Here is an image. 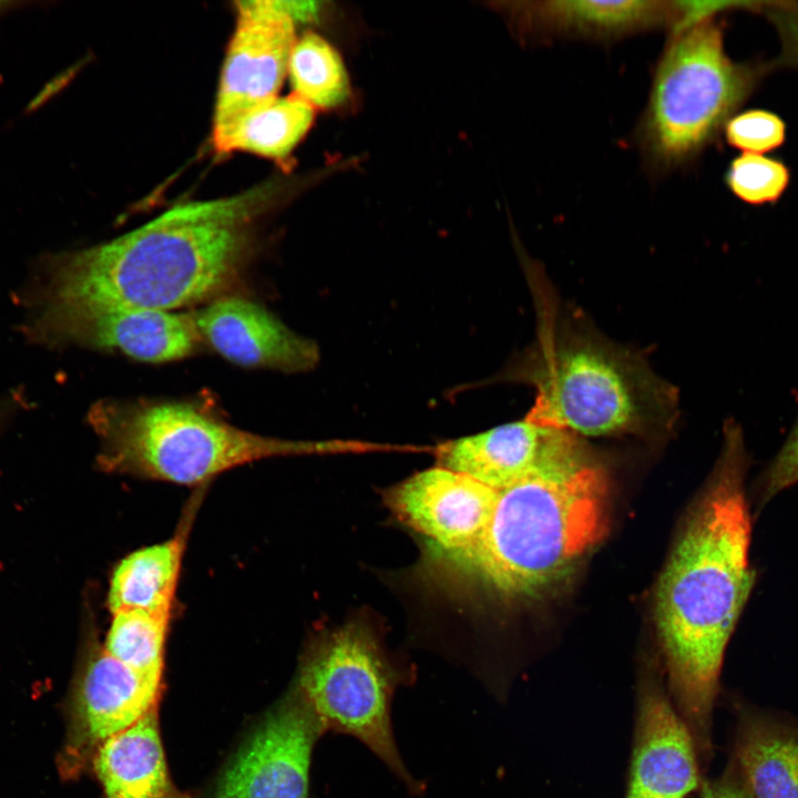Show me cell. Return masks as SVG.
Masks as SVG:
<instances>
[{
	"mask_svg": "<svg viewBox=\"0 0 798 798\" xmlns=\"http://www.w3.org/2000/svg\"><path fill=\"white\" fill-rule=\"evenodd\" d=\"M275 194L276 185L266 182L234 196L176 205L110 242L45 256L29 285L28 313L172 311L217 297L239 279Z\"/></svg>",
	"mask_w": 798,
	"mask_h": 798,
	"instance_id": "obj_1",
	"label": "cell"
},
{
	"mask_svg": "<svg viewBox=\"0 0 798 798\" xmlns=\"http://www.w3.org/2000/svg\"><path fill=\"white\" fill-rule=\"evenodd\" d=\"M743 431L724 426L710 481L659 575L655 623L671 687L693 727L707 726L726 646L754 587Z\"/></svg>",
	"mask_w": 798,
	"mask_h": 798,
	"instance_id": "obj_2",
	"label": "cell"
},
{
	"mask_svg": "<svg viewBox=\"0 0 798 798\" xmlns=\"http://www.w3.org/2000/svg\"><path fill=\"white\" fill-rule=\"evenodd\" d=\"M608 481L583 442L498 491L480 539L458 552L428 550L432 569L510 597L564 579L602 541Z\"/></svg>",
	"mask_w": 798,
	"mask_h": 798,
	"instance_id": "obj_3",
	"label": "cell"
},
{
	"mask_svg": "<svg viewBox=\"0 0 798 798\" xmlns=\"http://www.w3.org/2000/svg\"><path fill=\"white\" fill-rule=\"evenodd\" d=\"M536 337L507 377L532 386L526 418L577 438L668 430L678 413L676 389L647 361L603 337L557 301L543 276L529 267Z\"/></svg>",
	"mask_w": 798,
	"mask_h": 798,
	"instance_id": "obj_4",
	"label": "cell"
},
{
	"mask_svg": "<svg viewBox=\"0 0 798 798\" xmlns=\"http://www.w3.org/2000/svg\"><path fill=\"white\" fill-rule=\"evenodd\" d=\"M88 420L99 439L101 470L196 488L254 461L346 446L257 434L183 401L104 399Z\"/></svg>",
	"mask_w": 798,
	"mask_h": 798,
	"instance_id": "obj_5",
	"label": "cell"
},
{
	"mask_svg": "<svg viewBox=\"0 0 798 798\" xmlns=\"http://www.w3.org/2000/svg\"><path fill=\"white\" fill-rule=\"evenodd\" d=\"M715 18L673 32L657 65L637 130L640 149L655 171L696 157L775 68L733 61Z\"/></svg>",
	"mask_w": 798,
	"mask_h": 798,
	"instance_id": "obj_6",
	"label": "cell"
},
{
	"mask_svg": "<svg viewBox=\"0 0 798 798\" xmlns=\"http://www.w3.org/2000/svg\"><path fill=\"white\" fill-rule=\"evenodd\" d=\"M400 682V672L374 633L351 622L320 632L309 642L294 686L325 733L357 738L418 792L420 784L401 759L391 725V702Z\"/></svg>",
	"mask_w": 798,
	"mask_h": 798,
	"instance_id": "obj_7",
	"label": "cell"
},
{
	"mask_svg": "<svg viewBox=\"0 0 798 798\" xmlns=\"http://www.w3.org/2000/svg\"><path fill=\"white\" fill-rule=\"evenodd\" d=\"M27 334L45 346L116 350L154 364L185 358L201 341L192 313L125 307L28 313Z\"/></svg>",
	"mask_w": 798,
	"mask_h": 798,
	"instance_id": "obj_8",
	"label": "cell"
},
{
	"mask_svg": "<svg viewBox=\"0 0 798 798\" xmlns=\"http://www.w3.org/2000/svg\"><path fill=\"white\" fill-rule=\"evenodd\" d=\"M324 734L293 685L234 755L214 798H308L311 754Z\"/></svg>",
	"mask_w": 798,
	"mask_h": 798,
	"instance_id": "obj_9",
	"label": "cell"
},
{
	"mask_svg": "<svg viewBox=\"0 0 798 798\" xmlns=\"http://www.w3.org/2000/svg\"><path fill=\"white\" fill-rule=\"evenodd\" d=\"M89 624L75 677L62 770L78 771L109 738L156 707L162 678L143 675L108 654Z\"/></svg>",
	"mask_w": 798,
	"mask_h": 798,
	"instance_id": "obj_10",
	"label": "cell"
},
{
	"mask_svg": "<svg viewBox=\"0 0 798 798\" xmlns=\"http://www.w3.org/2000/svg\"><path fill=\"white\" fill-rule=\"evenodd\" d=\"M236 10L215 104L213 141L277 98L295 43L294 21L279 1H238Z\"/></svg>",
	"mask_w": 798,
	"mask_h": 798,
	"instance_id": "obj_11",
	"label": "cell"
},
{
	"mask_svg": "<svg viewBox=\"0 0 798 798\" xmlns=\"http://www.w3.org/2000/svg\"><path fill=\"white\" fill-rule=\"evenodd\" d=\"M497 492L462 473L437 466L391 488L390 510L429 542V550L471 548L491 516Z\"/></svg>",
	"mask_w": 798,
	"mask_h": 798,
	"instance_id": "obj_12",
	"label": "cell"
},
{
	"mask_svg": "<svg viewBox=\"0 0 798 798\" xmlns=\"http://www.w3.org/2000/svg\"><path fill=\"white\" fill-rule=\"evenodd\" d=\"M192 315L201 340L235 365L300 372L318 362L313 340L253 300L223 296Z\"/></svg>",
	"mask_w": 798,
	"mask_h": 798,
	"instance_id": "obj_13",
	"label": "cell"
},
{
	"mask_svg": "<svg viewBox=\"0 0 798 798\" xmlns=\"http://www.w3.org/2000/svg\"><path fill=\"white\" fill-rule=\"evenodd\" d=\"M564 430L524 419L443 443L438 466L501 491L577 447Z\"/></svg>",
	"mask_w": 798,
	"mask_h": 798,
	"instance_id": "obj_14",
	"label": "cell"
},
{
	"mask_svg": "<svg viewBox=\"0 0 798 798\" xmlns=\"http://www.w3.org/2000/svg\"><path fill=\"white\" fill-rule=\"evenodd\" d=\"M698 785L693 739L657 688L640 700L627 798H685Z\"/></svg>",
	"mask_w": 798,
	"mask_h": 798,
	"instance_id": "obj_15",
	"label": "cell"
},
{
	"mask_svg": "<svg viewBox=\"0 0 798 798\" xmlns=\"http://www.w3.org/2000/svg\"><path fill=\"white\" fill-rule=\"evenodd\" d=\"M515 18L522 34L538 39H615L669 27L681 20L677 1L546 0L516 4Z\"/></svg>",
	"mask_w": 798,
	"mask_h": 798,
	"instance_id": "obj_16",
	"label": "cell"
},
{
	"mask_svg": "<svg viewBox=\"0 0 798 798\" xmlns=\"http://www.w3.org/2000/svg\"><path fill=\"white\" fill-rule=\"evenodd\" d=\"M92 764L103 798H190L170 777L156 707L100 745Z\"/></svg>",
	"mask_w": 798,
	"mask_h": 798,
	"instance_id": "obj_17",
	"label": "cell"
},
{
	"mask_svg": "<svg viewBox=\"0 0 798 798\" xmlns=\"http://www.w3.org/2000/svg\"><path fill=\"white\" fill-rule=\"evenodd\" d=\"M202 488L191 499L175 533L165 541L137 549L119 561L109 582L111 613L142 610L172 614L182 561Z\"/></svg>",
	"mask_w": 798,
	"mask_h": 798,
	"instance_id": "obj_18",
	"label": "cell"
},
{
	"mask_svg": "<svg viewBox=\"0 0 798 798\" xmlns=\"http://www.w3.org/2000/svg\"><path fill=\"white\" fill-rule=\"evenodd\" d=\"M314 109L295 93L276 98L242 117L227 133L213 141L218 153L252 152L284 160L308 131Z\"/></svg>",
	"mask_w": 798,
	"mask_h": 798,
	"instance_id": "obj_19",
	"label": "cell"
},
{
	"mask_svg": "<svg viewBox=\"0 0 798 798\" xmlns=\"http://www.w3.org/2000/svg\"><path fill=\"white\" fill-rule=\"evenodd\" d=\"M738 759L751 798H798V733L755 726L743 737Z\"/></svg>",
	"mask_w": 798,
	"mask_h": 798,
	"instance_id": "obj_20",
	"label": "cell"
},
{
	"mask_svg": "<svg viewBox=\"0 0 798 798\" xmlns=\"http://www.w3.org/2000/svg\"><path fill=\"white\" fill-rule=\"evenodd\" d=\"M111 614L105 652L143 675L162 678L171 615L142 610Z\"/></svg>",
	"mask_w": 798,
	"mask_h": 798,
	"instance_id": "obj_21",
	"label": "cell"
},
{
	"mask_svg": "<svg viewBox=\"0 0 798 798\" xmlns=\"http://www.w3.org/2000/svg\"><path fill=\"white\" fill-rule=\"evenodd\" d=\"M287 71L295 94L310 105L332 108L348 96V76L338 53L313 32L295 41Z\"/></svg>",
	"mask_w": 798,
	"mask_h": 798,
	"instance_id": "obj_22",
	"label": "cell"
},
{
	"mask_svg": "<svg viewBox=\"0 0 798 798\" xmlns=\"http://www.w3.org/2000/svg\"><path fill=\"white\" fill-rule=\"evenodd\" d=\"M790 170L781 161L743 153L733 158L725 174L729 191L749 205L777 203L790 184Z\"/></svg>",
	"mask_w": 798,
	"mask_h": 798,
	"instance_id": "obj_23",
	"label": "cell"
},
{
	"mask_svg": "<svg viewBox=\"0 0 798 798\" xmlns=\"http://www.w3.org/2000/svg\"><path fill=\"white\" fill-rule=\"evenodd\" d=\"M727 143L748 154H764L779 149L786 141L785 121L765 109L735 113L725 124Z\"/></svg>",
	"mask_w": 798,
	"mask_h": 798,
	"instance_id": "obj_24",
	"label": "cell"
},
{
	"mask_svg": "<svg viewBox=\"0 0 798 798\" xmlns=\"http://www.w3.org/2000/svg\"><path fill=\"white\" fill-rule=\"evenodd\" d=\"M798 483V420L785 444L758 480L756 497L761 508L777 493Z\"/></svg>",
	"mask_w": 798,
	"mask_h": 798,
	"instance_id": "obj_25",
	"label": "cell"
},
{
	"mask_svg": "<svg viewBox=\"0 0 798 798\" xmlns=\"http://www.w3.org/2000/svg\"><path fill=\"white\" fill-rule=\"evenodd\" d=\"M755 12L764 14L779 37L780 54L774 66L798 69V2L759 1Z\"/></svg>",
	"mask_w": 798,
	"mask_h": 798,
	"instance_id": "obj_26",
	"label": "cell"
},
{
	"mask_svg": "<svg viewBox=\"0 0 798 798\" xmlns=\"http://www.w3.org/2000/svg\"><path fill=\"white\" fill-rule=\"evenodd\" d=\"M702 798H751L745 786L722 780L704 787Z\"/></svg>",
	"mask_w": 798,
	"mask_h": 798,
	"instance_id": "obj_27",
	"label": "cell"
},
{
	"mask_svg": "<svg viewBox=\"0 0 798 798\" xmlns=\"http://www.w3.org/2000/svg\"><path fill=\"white\" fill-rule=\"evenodd\" d=\"M14 403L13 400L10 398H3L0 399V433L3 431L4 427L7 426L9 418L12 416L14 411Z\"/></svg>",
	"mask_w": 798,
	"mask_h": 798,
	"instance_id": "obj_28",
	"label": "cell"
},
{
	"mask_svg": "<svg viewBox=\"0 0 798 798\" xmlns=\"http://www.w3.org/2000/svg\"><path fill=\"white\" fill-rule=\"evenodd\" d=\"M10 4H12V3L11 2H0V14L2 12L8 11V7H10Z\"/></svg>",
	"mask_w": 798,
	"mask_h": 798,
	"instance_id": "obj_29",
	"label": "cell"
}]
</instances>
